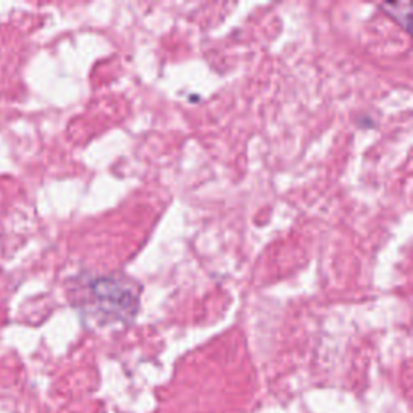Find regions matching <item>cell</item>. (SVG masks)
I'll list each match as a JSON object with an SVG mask.
<instances>
[{
  "mask_svg": "<svg viewBox=\"0 0 413 413\" xmlns=\"http://www.w3.org/2000/svg\"><path fill=\"white\" fill-rule=\"evenodd\" d=\"M80 307L100 323H128L139 309V286L120 275L100 276L86 283Z\"/></svg>",
  "mask_w": 413,
  "mask_h": 413,
  "instance_id": "cell-1",
  "label": "cell"
}]
</instances>
